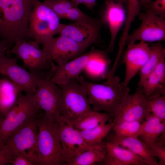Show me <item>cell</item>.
<instances>
[{"label": "cell", "mask_w": 165, "mask_h": 165, "mask_svg": "<svg viewBox=\"0 0 165 165\" xmlns=\"http://www.w3.org/2000/svg\"><path fill=\"white\" fill-rule=\"evenodd\" d=\"M56 123L58 135L67 164L74 157L95 146L88 144L79 131L72 125L62 120Z\"/></svg>", "instance_id": "obj_16"}, {"label": "cell", "mask_w": 165, "mask_h": 165, "mask_svg": "<svg viewBox=\"0 0 165 165\" xmlns=\"http://www.w3.org/2000/svg\"><path fill=\"white\" fill-rule=\"evenodd\" d=\"M149 148L152 154L159 160V165H165V144L156 142L150 146Z\"/></svg>", "instance_id": "obj_33"}, {"label": "cell", "mask_w": 165, "mask_h": 165, "mask_svg": "<svg viewBox=\"0 0 165 165\" xmlns=\"http://www.w3.org/2000/svg\"><path fill=\"white\" fill-rule=\"evenodd\" d=\"M146 12L165 18V0L152 1L145 7Z\"/></svg>", "instance_id": "obj_31"}, {"label": "cell", "mask_w": 165, "mask_h": 165, "mask_svg": "<svg viewBox=\"0 0 165 165\" xmlns=\"http://www.w3.org/2000/svg\"><path fill=\"white\" fill-rule=\"evenodd\" d=\"M38 124L35 150L38 165H66L55 119L42 111Z\"/></svg>", "instance_id": "obj_3"}, {"label": "cell", "mask_w": 165, "mask_h": 165, "mask_svg": "<svg viewBox=\"0 0 165 165\" xmlns=\"http://www.w3.org/2000/svg\"><path fill=\"white\" fill-rule=\"evenodd\" d=\"M56 68L57 65L54 64L50 69L46 71L34 95L41 110L57 122L62 120L64 106L61 89L51 80Z\"/></svg>", "instance_id": "obj_7"}, {"label": "cell", "mask_w": 165, "mask_h": 165, "mask_svg": "<svg viewBox=\"0 0 165 165\" xmlns=\"http://www.w3.org/2000/svg\"><path fill=\"white\" fill-rule=\"evenodd\" d=\"M2 75L0 74V79L2 77Z\"/></svg>", "instance_id": "obj_41"}, {"label": "cell", "mask_w": 165, "mask_h": 165, "mask_svg": "<svg viewBox=\"0 0 165 165\" xmlns=\"http://www.w3.org/2000/svg\"><path fill=\"white\" fill-rule=\"evenodd\" d=\"M103 25L100 19L92 17L85 21L73 22L67 24L61 23L57 34L68 37L78 43L89 47L92 45H99L103 43L101 36Z\"/></svg>", "instance_id": "obj_10"}, {"label": "cell", "mask_w": 165, "mask_h": 165, "mask_svg": "<svg viewBox=\"0 0 165 165\" xmlns=\"http://www.w3.org/2000/svg\"><path fill=\"white\" fill-rule=\"evenodd\" d=\"M106 153L104 143L87 150L75 156L67 165H93L101 163Z\"/></svg>", "instance_id": "obj_26"}, {"label": "cell", "mask_w": 165, "mask_h": 165, "mask_svg": "<svg viewBox=\"0 0 165 165\" xmlns=\"http://www.w3.org/2000/svg\"><path fill=\"white\" fill-rule=\"evenodd\" d=\"M106 153L101 163L105 165H149L128 149L111 141L104 143Z\"/></svg>", "instance_id": "obj_19"}, {"label": "cell", "mask_w": 165, "mask_h": 165, "mask_svg": "<svg viewBox=\"0 0 165 165\" xmlns=\"http://www.w3.org/2000/svg\"><path fill=\"white\" fill-rule=\"evenodd\" d=\"M126 16L124 4L113 0H106L100 19L103 24L108 27L110 34V42L106 50L107 53L113 51L116 36L124 24Z\"/></svg>", "instance_id": "obj_17"}, {"label": "cell", "mask_w": 165, "mask_h": 165, "mask_svg": "<svg viewBox=\"0 0 165 165\" xmlns=\"http://www.w3.org/2000/svg\"><path fill=\"white\" fill-rule=\"evenodd\" d=\"M11 50L8 43L0 39V60L8 57V56L11 54Z\"/></svg>", "instance_id": "obj_35"}, {"label": "cell", "mask_w": 165, "mask_h": 165, "mask_svg": "<svg viewBox=\"0 0 165 165\" xmlns=\"http://www.w3.org/2000/svg\"><path fill=\"white\" fill-rule=\"evenodd\" d=\"M91 17L83 12L78 6H74L66 14L64 19L73 22H79L89 20Z\"/></svg>", "instance_id": "obj_32"}, {"label": "cell", "mask_w": 165, "mask_h": 165, "mask_svg": "<svg viewBox=\"0 0 165 165\" xmlns=\"http://www.w3.org/2000/svg\"><path fill=\"white\" fill-rule=\"evenodd\" d=\"M17 58L0 60V74L13 82L26 94H34L45 73L28 71L17 63Z\"/></svg>", "instance_id": "obj_11"}, {"label": "cell", "mask_w": 165, "mask_h": 165, "mask_svg": "<svg viewBox=\"0 0 165 165\" xmlns=\"http://www.w3.org/2000/svg\"><path fill=\"white\" fill-rule=\"evenodd\" d=\"M114 1L122 3L123 4L126 5L127 4V0H113Z\"/></svg>", "instance_id": "obj_40"}, {"label": "cell", "mask_w": 165, "mask_h": 165, "mask_svg": "<svg viewBox=\"0 0 165 165\" xmlns=\"http://www.w3.org/2000/svg\"><path fill=\"white\" fill-rule=\"evenodd\" d=\"M39 113L14 131L3 145V149L11 163L16 156L24 154L27 155L35 165H38L35 150Z\"/></svg>", "instance_id": "obj_5"}, {"label": "cell", "mask_w": 165, "mask_h": 165, "mask_svg": "<svg viewBox=\"0 0 165 165\" xmlns=\"http://www.w3.org/2000/svg\"><path fill=\"white\" fill-rule=\"evenodd\" d=\"M151 53L148 60L140 71L138 87H141L150 74L159 63L165 59V49L161 42H156L150 46Z\"/></svg>", "instance_id": "obj_24"}, {"label": "cell", "mask_w": 165, "mask_h": 165, "mask_svg": "<svg viewBox=\"0 0 165 165\" xmlns=\"http://www.w3.org/2000/svg\"><path fill=\"white\" fill-rule=\"evenodd\" d=\"M11 164L13 165H35L28 156L24 154L16 156Z\"/></svg>", "instance_id": "obj_34"}, {"label": "cell", "mask_w": 165, "mask_h": 165, "mask_svg": "<svg viewBox=\"0 0 165 165\" xmlns=\"http://www.w3.org/2000/svg\"><path fill=\"white\" fill-rule=\"evenodd\" d=\"M35 0H0V39L10 49L29 38L28 21Z\"/></svg>", "instance_id": "obj_1"}, {"label": "cell", "mask_w": 165, "mask_h": 165, "mask_svg": "<svg viewBox=\"0 0 165 165\" xmlns=\"http://www.w3.org/2000/svg\"><path fill=\"white\" fill-rule=\"evenodd\" d=\"M11 164V162L4 151L2 147H0V165Z\"/></svg>", "instance_id": "obj_37"}, {"label": "cell", "mask_w": 165, "mask_h": 165, "mask_svg": "<svg viewBox=\"0 0 165 165\" xmlns=\"http://www.w3.org/2000/svg\"><path fill=\"white\" fill-rule=\"evenodd\" d=\"M147 113V96L142 88L138 87L134 92L127 96L119 112L112 122L114 124L126 121L142 122L145 119Z\"/></svg>", "instance_id": "obj_15"}, {"label": "cell", "mask_w": 165, "mask_h": 165, "mask_svg": "<svg viewBox=\"0 0 165 165\" xmlns=\"http://www.w3.org/2000/svg\"><path fill=\"white\" fill-rule=\"evenodd\" d=\"M141 123L135 121L122 122L114 124L112 130L119 136L138 137Z\"/></svg>", "instance_id": "obj_29"}, {"label": "cell", "mask_w": 165, "mask_h": 165, "mask_svg": "<svg viewBox=\"0 0 165 165\" xmlns=\"http://www.w3.org/2000/svg\"><path fill=\"white\" fill-rule=\"evenodd\" d=\"M147 97L148 113L146 116L151 115L165 121V95L154 93Z\"/></svg>", "instance_id": "obj_28"}, {"label": "cell", "mask_w": 165, "mask_h": 165, "mask_svg": "<svg viewBox=\"0 0 165 165\" xmlns=\"http://www.w3.org/2000/svg\"><path fill=\"white\" fill-rule=\"evenodd\" d=\"M97 0H71V3L75 6H78L80 4L84 5L88 9L93 11L97 5Z\"/></svg>", "instance_id": "obj_36"}, {"label": "cell", "mask_w": 165, "mask_h": 165, "mask_svg": "<svg viewBox=\"0 0 165 165\" xmlns=\"http://www.w3.org/2000/svg\"><path fill=\"white\" fill-rule=\"evenodd\" d=\"M41 111L34 94L21 93L0 125V146L14 131Z\"/></svg>", "instance_id": "obj_6"}, {"label": "cell", "mask_w": 165, "mask_h": 165, "mask_svg": "<svg viewBox=\"0 0 165 165\" xmlns=\"http://www.w3.org/2000/svg\"><path fill=\"white\" fill-rule=\"evenodd\" d=\"M141 6L145 7V6L152 0H139Z\"/></svg>", "instance_id": "obj_38"}, {"label": "cell", "mask_w": 165, "mask_h": 165, "mask_svg": "<svg viewBox=\"0 0 165 165\" xmlns=\"http://www.w3.org/2000/svg\"><path fill=\"white\" fill-rule=\"evenodd\" d=\"M58 86L61 90L64 106L62 120L71 125L93 110L85 88L77 79L70 80Z\"/></svg>", "instance_id": "obj_8"}, {"label": "cell", "mask_w": 165, "mask_h": 165, "mask_svg": "<svg viewBox=\"0 0 165 165\" xmlns=\"http://www.w3.org/2000/svg\"><path fill=\"white\" fill-rule=\"evenodd\" d=\"M151 53L150 46L146 42H139L128 45L123 53L122 60L125 68V73L123 86L129 88L130 81L145 64Z\"/></svg>", "instance_id": "obj_14"}, {"label": "cell", "mask_w": 165, "mask_h": 165, "mask_svg": "<svg viewBox=\"0 0 165 165\" xmlns=\"http://www.w3.org/2000/svg\"><path fill=\"white\" fill-rule=\"evenodd\" d=\"M141 87L147 96L154 93L165 95V59L150 74Z\"/></svg>", "instance_id": "obj_23"}, {"label": "cell", "mask_w": 165, "mask_h": 165, "mask_svg": "<svg viewBox=\"0 0 165 165\" xmlns=\"http://www.w3.org/2000/svg\"><path fill=\"white\" fill-rule=\"evenodd\" d=\"M42 47L51 60L55 62L57 66L63 65L83 54L88 48L63 35L53 38Z\"/></svg>", "instance_id": "obj_13"}, {"label": "cell", "mask_w": 165, "mask_h": 165, "mask_svg": "<svg viewBox=\"0 0 165 165\" xmlns=\"http://www.w3.org/2000/svg\"><path fill=\"white\" fill-rule=\"evenodd\" d=\"M110 120L111 122L110 117L107 113L93 110L76 119L71 125L79 130H84L94 128Z\"/></svg>", "instance_id": "obj_25"}, {"label": "cell", "mask_w": 165, "mask_h": 165, "mask_svg": "<svg viewBox=\"0 0 165 165\" xmlns=\"http://www.w3.org/2000/svg\"><path fill=\"white\" fill-rule=\"evenodd\" d=\"M106 138L107 141L128 149L148 162L149 165H159L157 159L152 154L149 147L139 138L121 137L110 133Z\"/></svg>", "instance_id": "obj_20"}, {"label": "cell", "mask_w": 165, "mask_h": 165, "mask_svg": "<svg viewBox=\"0 0 165 165\" xmlns=\"http://www.w3.org/2000/svg\"><path fill=\"white\" fill-rule=\"evenodd\" d=\"M43 2L55 12L60 19H64L69 11L75 6L68 0H44Z\"/></svg>", "instance_id": "obj_30"}, {"label": "cell", "mask_w": 165, "mask_h": 165, "mask_svg": "<svg viewBox=\"0 0 165 165\" xmlns=\"http://www.w3.org/2000/svg\"><path fill=\"white\" fill-rule=\"evenodd\" d=\"M22 92L18 86L2 75L0 79V112L6 116Z\"/></svg>", "instance_id": "obj_22"}, {"label": "cell", "mask_w": 165, "mask_h": 165, "mask_svg": "<svg viewBox=\"0 0 165 165\" xmlns=\"http://www.w3.org/2000/svg\"><path fill=\"white\" fill-rule=\"evenodd\" d=\"M77 80L85 88L93 110L105 112L109 115L112 122L119 112L123 101L129 94V88H124L117 75L107 79L103 84L89 82L82 75Z\"/></svg>", "instance_id": "obj_2"}, {"label": "cell", "mask_w": 165, "mask_h": 165, "mask_svg": "<svg viewBox=\"0 0 165 165\" xmlns=\"http://www.w3.org/2000/svg\"><path fill=\"white\" fill-rule=\"evenodd\" d=\"M164 132L165 121L149 115L147 116L141 123L138 137L149 147Z\"/></svg>", "instance_id": "obj_21"}, {"label": "cell", "mask_w": 165, "mask_h": 165, "mask_svg": "<svg viewBox=\"0 0 165 165\" xmlns=\"http://www.w3.org/2000/svg\"><path fill=\"white\" fill-rule=\"evenodd\" d=\"M138 16L141 24L132 33L129 34L126 44L134 43L136 41L155 42L165 40V19L147 12Z\"/></svg>", "instance_id": "obj_12"}, {"label": "cell", "mask_w": 165, "mask_h": 165, "mask_svg": "<svg viewBox=\"0 0 165 165\" xmlns=\"http://www.w3.org/2000/svg\"><path fill=\"white\" fill-rule=\"evenodd\" d=\"M5 116L2 113L0 112V125L4 119Z\"/></svg>", "instance_id": "obj_39"}, {"label": "cell", "mask_w": 165, "mask_h": 165, "mask_svg": "<svg viewBox=\"0 0 165 165\" xmlns=\"http://www.w3.org/2000/svg\"><path fill=\"white\" fill-rule=\"evenodd\" d=\"M114 123L111 122L94 128L84 130H79L85 141L92 146L102 144L103 140L112 130Z\"/></svg>", "instance_id": "obj_27"}, {"label": "cell", "mask_w": 165, "mask_h": 165, "mask_svg": "<svg viewBox=\"0 0 165 165\" xmlns=\"http://www.w3.org/2000/svg\"><path fill=\"white\" fill-rule=\"evenodd\" d=\"M55 12L44 2L35 0L28 21V36L43 46L58 34L61 23Z\"/></svg>", "instance_id": "obj_4"}, {"label": "cell", "mask_w": 165, "mask_h": 165, "mask_svg": "<svg viewBox=\"0 0 165 165\" xmlns=\"http://www.w3.org/2000/svg\"><path fill=\"white\" fill-rule=\"evenodd\" d=\"M10 53L20 59L25 68L32 72H40L50 69L54 64L45 51L35 41L24 39L16 43Z\"/></svg>", "instance_id": "obj_9"}, {"label": "cell", "mask_w": 165, "mask_h": 165, "mask_svg": "<svg viewBox=\"0 0 165 165\" xmlns=\"http://www.w3.org/2000/svg\"><path fill=\"white\" fill-rule=\"evenodd\" d=\"M101 51L93 48L89 52L71 60L63 65L57 66L51 80L59 85L70 80L77 79L89 62Z\"/></svg>", "instance_id": "obj_18"}]
</instances>
